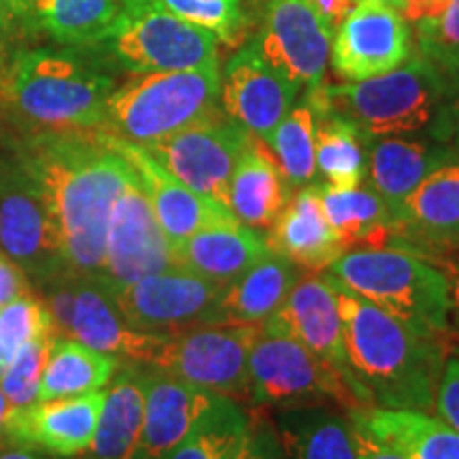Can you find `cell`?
Wrapping results in <instances>:
<instances>
[{"label":"cell","mask_w":459,"mask_h":459,"mask_svg":"<svg viewBox=\"0 0 459 459\" xmlns=\"http://www.w3.org/2000/svg\"><path fill=\"white\" fill-rule=\"evenodd\" d=\"M4 145L37 183L71 273L99 277L115 200L132 175L102 130L7 136Z\"/></svg>","instance_id":"cell-1"},{"label":"cell","mask_w":459,"mask_h":459,"mask_svg":"<svg viewBox=\"0 0 459 459\" xmlns=\"http://www.w3.org/2000/svg\"><path fill=\"white\" fill-rule=\"evenodd\" d=\"M115 88L90 49L15 45L0 73V115L9 126L3 139L102 130Z\"/></svg>","instance_id":"cell-2"},{"label":"cell","mask_w":459,"mask_h":459,"mask_svg":"<svg viewBox=\"0 0 459 459\" xmlns=\"http://www.w3.org/2000/svg\"><path fill=\"white\" fill-rule=\"evenodd\" d=\"M328 279L341 311L347 364L372 404L432 412L446 361L438 336L419 334L332 274Z\"/></svg>","instance_id":"cell-3"},{"label":"cell","mask_w":459,"mask_h":459,"mask_svg":"<svg viewBox=\"0 0 459 459\" xmlns=\"http://www.w3.org/2000/svg\"><path fill=\"white\" fill-rule=\"evenodd\" d=\"M443 96L440 71L419 56L364 82L317 85L308 90L307 105L315 113L347 119L370 139H387L428 128L440 111Z\"/></svg>","instance_id":"cell-4"},{"label":"cell","mask_w":459,"mask_h":459,"mask_svg":"<svg viewBox=\"0 0 459 459\" xmlns=\"http://www.w3.org/2000/svg\"><path fill=\"white\" fill-rule=\"evenodd\" d=\"M330 274L419 334L438 336L449 328V277L409 251H351L332 264Z\"/></svg>","instance_id":"cell-5"},{"label":"cell","mask_w":459,"mask_h":459,"mask_svg":"<svg viewBox=\"0 0 459 459\" xmlns=\"http://www.w3.org/2000/svg\"><path fill=\"white\" fill-rule=\"evenodd\" d=\"M220 68L136 73L107 100L102 132L147 147L198 124L220 108Z\"/></svg>","instance_id":"cell-6"},{"label":"cell","mask_w":459,"mask_h":459,"mask_svg":"<svg viewBox=\"0 0 459 459\" xmlns=\"http://www.w3.org/2000/svg\"><path fill=\"white\" fill-rule=\"evenodd\" d=\"M37 294L48 304L56 334L128 359V364H152L166 338L132 328L99 277L66 271L39 287Z\"/></svg>","instance_id":"cell-7"},{"label":"cell","mask_w":459,"mask_h":459,"mask_svg":"<svg viewBox=\"0 0 459 459\" xmlns=\"http://www.w3.org/2000/svg\"><path fill=\"white\" fill-rule=\"evenodd\" d=\"M220 39L211 30L189 24L158 3L122 7L117 20L99 45L130 73H172L220 68Z\"/></svg>","instance_id":"cell-8"},{"label":"cell","mask_w":459,"mask_h":459,"mask_svg":"<svg viewBox=\"0 0 459 459\" xmlns=\"http://www.w3.org/2000/svg\"><path fill=\"white\" fill-rule=\"evenodd\" d=\"M249 398L277 409L338 404L353 411L366 406L334 366L296 338L264 328L249 355Z\"/></svg>","instance_id":"cell-9"},{"label":"cell","mask_w":459,"mask_h":459,"mask_svg":"<svg viewBox=\"0 0 459 459\" xmlns=\"http://www.w3.org/2000/svg\"><path fill=\"white\" fill-rule=\"evenodd\" d=\"M262 325L204 324L164 338L149 368L217 395H249V355Z\"/></svg>","instance_id":"cell-10"},{"label":"cell","mask_w":459,"mask_h":459,"mask_svg":"<svg viewBox=\"0 0 459 459\" xmlns=\"http://www.w3.org/2000/svg\"><path fill=\"white\" fill-rule=\"evenodd\" d=\"M0 251L28 274L34 291L68 271L48 204L11 152L0 156Z\"/></svg>","instance_id":"cell-11"},{"label":"cell","mask_w":459,"mask_h":459,"mask_svg":"<svg viewBox=\"0 0 459 459\" xmlns=\"http://www.w3.org/2000/svg\"><path fill=\"white\" fill-rule=\"evenodd\" d=\"M249 141V132L220 107L198 124L141 149L194 192L228 206L230 181Z\"/></svg>","instance_id":"cell-12"},{"label":"cell","mask_w":459,"mask_h":459,"mask_svg":"<svg viewBox=\"0 0 459 459\" xmlns=\"http://www.w3.org/2000/svg\"><path fill=\"white\" fill-rule=\"evenodd\" d=\"M170 268H179L175 247L160 228L139 172L132 166L108 220L100 281L115 290Z\"/></svg>","instance_id":"cell-13"},{"label":"cell","mask_w":459,"mask_h":459,"mask_svg":"<svg viewBox=\"0 0 459 459\" xmlns=\"http://www.w3.org/2000/svg\"><path fill=\"white\" fill-rule=\"evenodd\" d=\"M221 287L186 268H170L115 287L111 294L132 328L169 336L211 324Z\"/></svg>","instance_id":"cell-14"},{"label":"cell","mask_w":459,"mask_h":459,"mask_svg":"<svg viewBox=\"0 0 459 459\" xmlns=\"http://www.w3.org/2000/svg\"><path fill=\"white\" fill-rule=\"evenodd\" d=\"M255 48L287 82L313 90L328 68L332 32L308 0H271Z\"/></svg>","instance_id":"cell-15"},{"label":"cell","mask_w":459,"mask_h":459,"mask_svg":"<svg viewBox=\"0 0 459 459\" xmlns=\"http://www.w3.org/2000/svg\"><path fill=\"white\" fill-rule=\"evenodd\" d=\"M332 66L347 82L389 73L411 57V32L398 9L383 3H358L336 28Z\"/></svg>","instance_id":"cell-16"},{"label":"cell","mask_w":459,"mask_h":459,"mask_svg":"<svg viewBox=\"0 0 459 459\" xmlns=\"http://www.w3.org/2000/svg\"><path fill=\"white\" fill-rule=\"evenodd\" d=\"M262 328L296 338L308 351L334 366L366 406L372 404L370 395L355 381L347 364L341 311L328 274L308 273L298 279L279 311L264 321Z\"/></svg>","instance_id":"cell-17"},{"label":"cell","mask_w":459,"mask_h":459,"mask_svg":"<svg viewBox=\"0 0 459 459\" xmlns=\"http://www.w3.org/2000/svg\"><path fill=\"white\" fill-rule=\"evenodd\" d=\"M298 88L264 60L255 45L240 49L226 65L220 107L251 136L266 143L291 111Z\"/></svg>","instance_id":"cell-18"},{"label":"cell","mask_w":459,"mask_h":459,"mask_svg":"<svg viewBox=\"0 0 459 459\" xmlns=\"http://www.w3.org/2000/svg\"><path fill=\"white\" fill-rule=\"evenodd\" d=\"M111 141L139 172L143 187H145L149 203H152L153 215H156L160 228L164 230L172 247L203 232V230L238 226L240 223L228 206L194 192L186 183L175 179L170 172H166L156 160L149 156L145 149L117 139Z\"/></svg>","instance_id":"cell-19"},{"label":"cell","mask_w":459,"mask_h":459,"mask_svg":"<svg viewBox=\"0 0 459 459\" xmlns=\"http://www.w3.org/2000/svg\"><path fill=\"white\" fill-rule=\"evenodd\" d=\"M105 389L79 398L43 400L7 417V443L24 445L48 455L74 457L90 451Z\"/></svg>","instance_id":"cell-20"},{"label":"cell","mask_w":459,"mask_h":459,"mask_svg":"<svg viewBox=\"0 0 459 459\" xmlns=\"http://www.w3.org/2000/svg\"><path fill=\"white\" fill-rule=\"evenodd\" d=\"M145 370V423L141 459H164L220 402L209 389L196 387L156 368Z\"/></svg>","instance_id":"cell-21"},{"label":"cell","mask_w":459,"mask_h":459,"mask_svg":"<svg viewBox=\"0 0 459 459\" xmlns=\"http://www.w3.org/2000/svg\"><path fill=\"white\" fill-rule=\"evenodd\" d=\"M266 243L274 254L313 273L325 271L344 254L321 209L319 186H307L290 196L277 221L268 228Z\"/></svg>","instance_id":"cell-22"},{"label":"cell","mask_w":459,"mask_h":459,"mask_svg":"<svg viewBox=\"0 0 459 459\" xmlns=\"http://www.w3.org/2000/svg\"><path fill=\"white\" fill-rule=\"evenodd\" d=\"M349 419L406 459H459V432L429 412L370 404L349 411Z\"/></svg>","instance_id":"cell-23"},{"label":"cell","mask_w":459,"mask_h":459,"mask_svg":"<svg viewBox=\"0 0 459 459\" xmlns=\"http://www.w3.org/2000/svg\"><path fill=\"white\" fill-rule=\"evenodd\" d=\"M298 279L296 264L271 251L238 279L221 287L211 324L264 325L279 311Z\"/></svg>","instance_id":"cell-24"},{"label":"cell","mask_w":459,"mask_h":459,"mask_svg":"<svg viewBox=\"0 0 459 459\" xmlns=\"http://www.w3.org/2000/svg\"><path fill=\"white\" fill-rule=\"evenodd\" d=\"M395 230L432 245H459V160L421 179L394 213Z\"/></svg>","instance_id":"cell-25"},{"label":"cell","mask_w":459,"mask_h":459,"mask_svg":"<svg viewBox=\"0 0 459 459\" xmlns=\"http://www.w3.org/2000/svg\"><path fill=\"white\" fill-rule=\"evenodd\" d=\"M268 254L266 238L243 223L203 230L175 247L177 266L217 285L232 283Z\"/></svg>","instance_id":"cell-26"},{"label":"cell","mask_w":459,"mask_h":459,"mask_svg":"<svg viewBox=\"0 0 459 459\" xmlns=\"http://www.w3.org/2000/svg\"><path fill=\"white\" fill-rule=\"evenodd\" d=\"M290 200V186L266 143L251 136L230 181L228 209L251 230H268Z\"/></svg>","instance_id":"cell-27"},{"label":"cell","mask_w":459,"mask_h":459,"mask_svg":"<svg viewBox=\"0 0 459 459\" xmlns=\"http://www.w3.org/2000/svg\"><path fill=\"white\" fill-rule=\"evenodd\" d=\"M145 423V370L136 364L117 368L102 402L91 459H134Z\"/></svg>","instance_id":"cell-28"},{"label":"cell","mask_w":459,"mask_h":459,"mask_svg":"<svg viewBox=\"0 0 459 459\" xmlns=\"http://www.w3.org/2000/svg\"><path fill=\"white\" fill-rule=\"evenodd\" d=\"M119 0H28L24 34H43L56 45L88 49L117 20Z\"/></svg>","instance_id":"cell-29"},{"label":"cell","mask_w":459,"mask_h":459,"mask_svg":"<svg viewBox=\"0 0 459 459\" xmlns=\"http://www.w3.org/2000/svg\"><path fill=\"white\" fill-rule=\"evenodd\" d=\"M321 209L342 249L359 245L364 249H381L395 234L392 209L372 187L319 186Z\"/></svg>","instance_id":"cell-30"},{"label":"cell","mask_w":459,"mask_h":459,"mask_svg":"<svg viewBox=\"0 0 459 459\" xmlns=\"http://www.w3.org/2000/svg\"><path fill=\"white\" fill-rule=\"evenodd\" d=\"M117 368L119 359L113 355L96 351L74 338L56 334L39 385V402L100 392L111 383Z\"/></svg>","instance_id":"cell-31"},{"label":"cell","mask_w":459,"mask_h":459,"mask_svg":"<svg viewBox=\"0 0 459 459\" xmlns=\"http://www.w3.org/2000/svg\"><path fill=\"white\" fill-rule=\"evenodd\" d=\"M446 160H451V153L429 147L428 143L387 136L370 149L368 175L372 189L395 213V209L421 183L423 177Z\"/></svg>","instance_id":"cell-32"},{"label":"cell","mask_w":459,"mask_h":459,"mask_svg":"<svg viewBox=\"0 0 459 459\" xmlns=\"http://www.w3.org/2000/svg\"><path fill=\"white\" fill-rule=\"evenodd\" d=\"M281 440L294 459H358L351 419L304 406L281 417Z\"/></svg>","instance_id":"cell-33"},{"label":"cell","mask_w":459,"mask_h":459,"mask_svg":"<svg viewBox=\"0 0 459 459\" xmlns=\"http://www.w3.org/2000/svg\"><path fill=\"white\" fill-rule=\"evenodd\" d=\"M400 15L415 26L423 60L440 73H459V0H402Z\"/></svg>","instance_id":"cell-34"},{"label":"cell","mask_w":459,"mask_h":459,"mask_svg":"<svg viewBox=\"0 0 459 459\" xmlns=\"http://www.w3.org/2000/svg\"><path fill=\"white\" fill-rule=\"evenodd\" d=\"M315 156L328 186L358 187L368 172L361 132L334 113H315Z\"/></svg>","instance_id":"cell-35"},{"label":"cell","mask_w":459,"mask_h":459,"mask_svg":"<svg viewBox=\"0 0 459 459\" xmlns=\"http://www.w3.org/2000/svg\"><path fill=\"white\" fill-rule=\"evenodd\" d=\"M251 419L237 400L221 395L220 402L203 417L164 459H230L240 443Z\"/></svg>","instance_id":"cell-36"},{"label":"cell","mask_w":459,"mask_h":459,"mask_svg":"<svg viewBox=\"0 0 459 459\" xmlns=\"http://www.w3.org/2000/svg\"><path fill=\"white\" fill-rule=\"evenodd\" d=\"M315 111L308 105L291 108L285 115L266 145L271 147L281 175L287 186H307L317 172V156H315Z\"/></svg>","instance_id":"cell-37"},{"label":"cell","mask_w":459,"mask_h":459,"mask_svg":"<svg viewBox=\"0 0 459 459\" xmlns=\"http://www.w3.org/2000/svg\"><path fill=\"white\" fill-rule=\"evenodd\" d=\"M54 338L56 332L34 338L13 355L4 368L0 377V389L9 402V415L30 409L39 402V385Z\"/></svg>","instance_id":"cell-38"},{"label":"cell","mask_w":459,"mask_h":459,"mask_svg":"<svg viewBox=\"0 0 459 459\" xmlns=\"http://www.w3.org/2000/svg\"><path fill=\"white\" fill-rule=\"evenodd\" d=\"M51 332H56L54 321L39 294L17 298L0 308V353L7 359V366L24 344Z\"/></svg>","instance_id":"cell-39"},{"label":"cell","mask_w":459,"mask_h":459,"mask_svg":"<svg viewBox=\"0 0 459 459\" xmlns=\"http://www.w3.org/2000/svg\"><path fill=\"white\" fill-rule=\"evenodd\" d=\"M153 3L189 24L211 30L223 43H237L234 37L240 26L238 3L232 0H153Z\"/></svg>","instance_id":"cell-40"},{"label":"cell","mask_w":459,"mask_h":459,"mask_svg":"<svg viewBox=\"0 0 459 459\" xmlns=\"http://www.w3.org/2000/svg\"><path fill=\"white\" fill-rule=\"evenodd\" d=\"M230 459H287V453L277 429L251 421Z\"/></svg>","instance_id":"cell-41"},{"label":"cell","mask_w":459,"mask_h":459,"mask_svg":"<svg viewBox=\"0 0 459 459\" xmlns=\"http://www.w3.org/2000/svg\"><path fill=\"white\" fill-rule=\"evenodd\" d=\"M434 411L436 417H440L446 426L459 432V353L451 355L445 361L438 389H436Z\"/></svg>","instance_id":"cell-42"},{"label":"cell","mask_w":459,"mask_h":459,"mask_svg":"<svg viewBox=\"0 0 459 459\" xmlns=\"http://www.w3.org/2000/svg\"><path fill=\"white\" fill-rule=\"evenodd\" d=\"M30 294H37V291H34V285L28 279V274L9 255L0 251V308L4 304L17 300V298Z\"/></svg>","instance_id":"cell-43"},{"label":"cell","mask_w":459,"mask_h":459,"mask_svg":"<svg viewBox=\"0 0 459 459\" xmlns=\"http://www.w3.org/2000/svg\"><path fill=\"white\" fill-rule=\"evenodd\" d=\"M28 0H0V39L9 51L24 34Z\"/></svg>","instance_id":"cell-44"},{"label":"cell","mask_w":459,"mask_h":459,"mask_svg":"<svg viewBox=\"0 0 459 459\" xmlns=\"http://www.w3.org/2000/svg\"><path fill=\"white\" fill-rule=\"evenodd\" d=\"M353 426V443H355V451H358V459H406L404 455H400L398 451L389 449L383 443H378L375 436H370L364 428Z\"/></svg>","instance_id":"cell-45"},{"label":"cell","mask_w":459,"mask_h":459,"mask_svg":"<svg viewBox=\"0 0 459 459\" xmlns=\"http://www.w3.org/2000/svg\"><path fill=\"white\" fill-rule=\"evenodd\" d=\"M308 3L313 4V9L317 11L332 34H334L336 28L342 24V20L349 15V11L355 7L353 0H308Z\"/></svg>","instance_id":"cell-46"},{"label":"cell","mask_w":459,"mask_h":459,"mask_svg":"<svg viewBox=\"0 0 459 459\" xmlns=\"http://www.w3.org/2000/svg\"><path fill=\"white\" fill-rule=\"evenodd\" d=\"M0 459H51L48 453L32 449V446L7 443V446H0Z\"/></svg>","instance_id":"cell-47"},{"label":"cell","mask_w":459,"mask_h":459,"mask_svg":"<svg viewBox=\"0 0 459 459\" xmlns=\"http://www.w3.org/2000/svg\"><path fill=\"white\" fill-rule=\"evenodd\" d=\"M7 417H9V402L0 389V446L7 445Z\"/></svg>","instance_id":"cell-48"},{"label":"cell","mask_w":459,"mask_h":459,"mask_svg":"<svg viewBox=\"0 0 459 459\" xmlns=\"http://www.w3.org/2000/svg\"><path fill=\"white\" fill-rule=\"evenodd\" d=\"M451 311H455L459 321V266L455 268V274L451 279Z\"/></svg>","instance_id":"cell-49"},{"label":"cell","mask_w":459,"mask_h":459,"mask_svg":"<svg viewBox=\"0 0 459 459\" xmlns=\"http://www.w3.org/2000/svg\"><path fill=\"white\" fill-rule=\"evenodd\" d=\"M353 3L355 4H358V3H383V4H389V7H394V9L400 11L402 0H353Z\"/></svg>","instance_id":"cell-50"},{"label":"cell","mask_w":459,"mask_h":459,"mask_svg":"<svg viewBox=\"0 0 459 459\" xmlns=\"http://www.w3.org/2000/svg\"><path fill=\"white\" fill-rule=\"evenodd\" d=\"M7 56H9V49L4 48L3 39H0V73H3V68H4V62H7Z\"/></svg>","instance_id":"cell-51"},{"label":"cell","mask_w":459,"mask_h":459,"mask_svg":"<svg viewBox=\"0 0 459 459\" xmlns=\"http://www.w3.org/2000/svg\"><path fill=\"white\" fill-rule=\"evenodd\" d=\"M119 3H122V7H139V4H149L153 0H119Z\"/></svg>","instance_id":"cell-52"},{"label":"cell","mask_w":459,"mask_h":459,"mask_svg":"<svg viewBox=\"0 0 459 459\" xmlns=\"http://www.w3.org/2000/svg\"><path fill=\"white\" fill-rule=\"evenodd\" d=\"M455 132H457V147H459V99L455 105Z\"/></svg>","instance_id":"cell-53"},{"label":"cell","mask_w":459,"mask_h":459,"mask_svg":"<svg viewBox=\"0 0 459 459\" xmlns=\"http://www.w3.org/2000/svg\"><path fill=\"white\" fill-rule=\"evenodd\" d=\"M232 3H238V0H232Z\"/></svg>","instance_id":"cell-54"},{"label":"cell","mask_w":459,"mask_h":459,"mask_svg":"<svg viewBox=\"0 0 459 459\" xmlns=\"http://www.w3.org/2000/svg\"><path fill=\"white\" fill-rule=\"evenodd\" d=\"M134 459H141V457H134Z\"/></svg>","instance_id":"cell-55"},{"label":"cell","mask_w":459,"mask_h":459,"mask_svg":"<svg viewBox=\"0 0 459 459\" xmlns=\"http://www.w3.org/2000/svg\"><path fill=\"white\" fill-rule=\"evenodd\" d=\"M88 459H91V457H88Z\"/></svg>","instance_id":"cell-56"}]
</instances>
